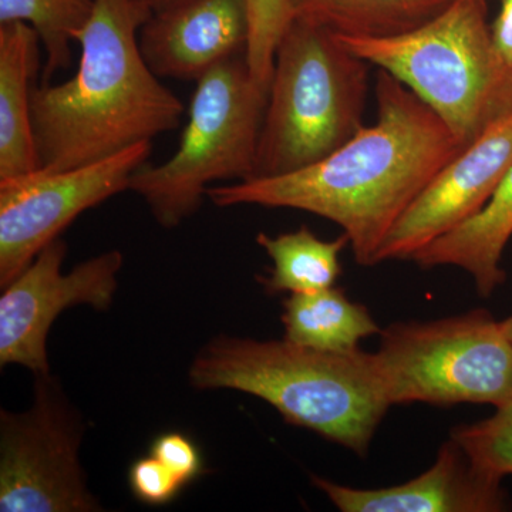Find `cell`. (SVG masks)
<instances>
[{"label": "cell", "mask_w": 512, "mask_h": 512, "mask_svg": "<svg viewBox=\"0 0 512 512\" xmlns=\"http://www.w3.org/2000/svg\"><path fill=\"white\" fill-rule=\"evenodd\" d=\"M249 42L245 59L255 82L269 93L276 46L292 15L288 0H248Z\"/></svg>", "instance_id": "21"}, {"label": "cell", "mask_w": 512, "mask_h": 512, "mask_svg": "<svg viewBox=\"0 0 512 512\" xmlns=\"http://www.w3.org/2000/svg\"><path fill=\"white\" fill-rule=\"evenodd\" d=\"M259 247L271 256L274 266L261 278L266 292L305 293L335 286L342 275L340 252L349 244L345 234L333 241H323L302 225L293 232L269 237L258 234Z\"/></svg>", "instance_id": "18"}, {"label": "cell", "mask_w": 512, "mask_h": 512, "mask_svg": "<svg viewBox=\"0 0 512 512\" xmlns=\"http://www.w3.org/2000/svg\"><path fill=\"white\" fill-rule=\"evenodd\" d=\"M501 326H503L505 336H507L508 340H510L512 345V316H510V318L503 320V322H501Z\"/></svg>", "instance_id": "26"}, {"label": "cell", "mask_w": 512, "mask_h": 512, "mask_svg": "<svg viewBox=\"0 0 512 512\" xmlns=\"http://www.w3.org/2000/svg\"><path fill=\"white\" fill-rule=\"evenodd\" d=\"M40 46L28 23H0V181L40 170L32 121Z\"/></svg>", "instance_id": "14"}, {"label": "cell", "mask_w": 512, "mask_h": 512, "mask_svg": "<svg viewBox=\"0 0 512 512\" xmlns=\"http://www.w3.org/2000/svg\"><path fill=\"white\" fill-rule=\"evenodd\" d=\"M416 93L464 147L512 114L510 66L488 23V0H453L419 28L383 39L338 36Z\"/></svg>", "instance_id": "4"}, {"label": "cell", "mask_w": 512, "mask_h": 512, "mask_svg": "<svg viewBox=\"0 0 512 512\" xmlns=\"http://www.w3.org/2000/svg\"><path fill=\"white\" fill-rule=\"evenodd\" d=\"M150 454L161 461L184 487L204 474L200 448L180 431H168L156 437L151 443Z\"/></svg>", "instance_id": "23"}, {"label": "cell", "mask_w": 512, "mask_h": 512, "mask_svg": "<svg viewBox=\"0 0 512 512\" xmlns=\"http://www.w3.org/2000/svg\"><path fill=\"white\" fill-rule=\"evenodd\" d=\"M198 390H235L275 407L293 426L365 456L390 403L376 353L320 352L282 340L221 335L188 369Z\"/></svg>", "instance_id": "3"}, {"label": "cell", "mask_w": 512, "mask_h": 512, "mask_svg": "<svg viewBox=\"0 0 512 512\" xmlns=\"http://www.w3.org/2000/svg\"><path fill=\"white\" fill-rule=\"evenodd\" d=\"M150 16L137 0H94L76 40V74L33 89L40 170L94 163L180 126L183 101L160 83L141 53L138 33Z\"/></svg>", "instance_id": "2"}, {"label": "cell", "mask_w": 512, "mask_h": 512, "mask_svg": "<svg viewBox=\"0 0 512 512\" xmlns=\"http://www.w3.org/2000/svg\"><path fill=\"white\" fill-rule=\"evenodd\" d=\"M512 165V114L485 128L444 165L404 212L377 254V264L412 259L483 210Z\"/></svg>", "instance_id": "11"}, {"label": "cell", "mask_w": 512, "mask_h": 512, "mask_svg": "<svg viewBox=\"0 0 512 512\" xmlns=\"http://www.w3.org/2000/svg\"><path fill=\"white\" fill-rule=\"evenodd\" d=\"M66 255V242L55 239L2 288L0 366H23L33 375L50 373L46 340L57 316L73 306L104 312L113 305L123 254L111 249L62 274Z\"/></svg>", "instance_id": "10"}, {"label": "cell", "mask_w": 512, "mask_h": 512, "mask_svg": "<svg viewBox=\"0 0 512 512\" xmlns=\"http://www.w3.org/2000/svg\"><path fill=\"white\" fill-rule=\"evenodd\" d=\"M195 83L174 156L144 164L128 188L164 228L178 227L200 210L212 183L255 177L268 92L255 82L245 55L218 64Z\"/></svg>", "instance_id": "6"}, {"label": "cell", "mask_w": 512, "mask_h": 512, "mask_svg": "<svg viewBox=\"0 0 512 512\" xmlns=\"http://www.w3.org/2000/svg\"><path fill=\"white\" fill-rule=\"evenodd\" d=\"M94 0H0V23L25 22L45 50V83L72 63V43L92 15Z\"/></svg>", "instance_id": "19"}, {"label": "cell", "mask_w": 512, "mask_h": 512, "mask_svg": "<svg viewBox=\"0 0 512 512\" xmlns=\"http://www.w3.org/2000/svg\"><path fill=\"white\" fill-rule=\"evenodd\" d=\"M84 433L59 380L35 375L30 409L0 412V511H104L80 463Z\"/></svg>", "instance_id": "8"}, {"label": "cell", "mask_w": 512, "mask_h": 512, "mask_svg": "<svg viewBox=\"0 0 512 512\" xmlns=\"http://www.w3.org/2000/svg\"><path fill=\"white\" fill-rule=\"evenodd\" d=\"M376 352L392 406L512 400V345L485 309L434 322L394 323Z\"/></svg>", "instance_id": "7"}, {"label": "cell", "mask_w": 512, "mask_h": 512, "mask_svg": "<svg viewBox=\"0 0 512 512\" xmlns=\"http://www.w3.org/2000/svg\"><path fill=\"white\" fill-rule=\"evenodd\" d=\"M137 2L146 6L153 13L157 12V10L168 8V6L174 5V3L181 2V0H137Z\"/></svg>", "instance_id": "25"}, {"label": "cell", "mask_w": 512, "mask_h": 512, "mask_svg": "<svg viewBox=\"0 0 512 512\" xmlns=\"http://www.w3.org/2000/svg\"><path fill=\"white\" fill-rule=\"evenodd\" d=\"M131 493L147 505H165L177 497L184 485L156 457L138 458L128 471Z\"/></svg>", "instance_id": "22"}, {"label": "cell", "mask_w": 512, "mask_h": 512, "mask_svg": "<svg viewBox=\"0 0 512 512\" xmlns=\"http://www.w3.org/2000/svg\"><path fill=\"white\" fill-rule=\"evenodd\" d=\"M282 323L288 342L330 353L353 352L363 339L382 332L366 306L350 301L338 286L291 293L284 302Z\"/></svg>", "instance_id": "16"}, {"label": "cell", "mask_w": 512, "mask_h": 512, "mask_svg": "<svg viewBox=\"0 0 512 512\" xmlns=\"http://www.w3.org/2000/svg\"><path fill=\"white\" fill-rule=\"evenodd\" d=\"M453 0H288L292 19L352 39L402 35L429 22Z\"/></svg>", "instance_id": "17"}, {"label": "cell", "mask_w": 512, "mask_h": 512, "mask_svg": "<svg viewBox=\"0 0 512 512\" xmlns=\"http://www.w3.org/2000/svg\"><path fill=\"white\" fill-rule=\"evenodd\" d=\"M512 237V165L483 210L414 255L420 268L457 266L473 276L488 298L505 281L504 249Z\"/></svg>", "instance_id": "15"}, {"label": "cell", "mask_w": 512, "mask_h": 512, "mask_svg": "<svg viewBox=\"0 0 512 512\" xmlns=\"http://www.w3.org/2000/svg\"><path fill=\"white\" fill-rule=\"evenodd\" d=\"M138 42L160 79L197 82L218 64L247 52L248 0H181L151 13Z\"/></svg>", "instance_id": "12"}, {"label": "cell", "mask_w": 512, "mask_h": 512, "mask_svg": "<svg viewBox=\"0 0 512 512\" xmlns=\"http://www.w3.org/2000/svg\"><path fill=\"white\" fill-rule=\"evenodd\" d=\"M501 481L474 466L453 439L441 446L426 473L394 487L359 490L312 476V484L342 512L507 511L510 497Z\"/></svg>", "instance_id": "13"}, {"label": "cell", "mask_w": 512, "mask_h": 512, "mask_svg": "<svg viewBox=\"0 0 512 512\" xmlns=\"http://www.w3.org/2000/svg\"><path fill=\"white\" fill-rule=\"evenodd\" d=\"M493 39L504 62H512V0H501V9L493 25Z\"/></svg>", "instance_id": "24"}, {"label": "cell", "mask_w": 512, "mask_h": 512, "mask_svg": "<svg viewBox=\"0 0 512 512\" xmlns=\"http://www.w3.org/2000/svg\"><path fill=\"white\" fill-rule=\"evenodd\" d=\"M153 141L64 171L0 181V288H5L84 211L130 188Z\"/></svg>", "instance_id": "9"}, {"label": "cell", "mask_w": 512, "mask_h": 512, "mask_svg": "<svg viewBox=\"0 0 512 512\" xmlns=\"http://www.w3.org/2000/svg\"><path fill=\"white\" fill-rule=\"evenodd\" d=\"M376 99V123L318 163L211 187L207 197L221 208L259 205L319 215L343 229L357 264L377 265L394 225L464 146L436 111L384 70L377 73Z\"/></svg>", "instance_id": "1"}, {"label": "cell", "mask_w": 512, "mask_h": 512, "mask_svg": "<svg viewBox=\"0 0 512 512\" xmlns=\"http://www.w3.org/2000/svg\"><path fill=\"white\" fill-rule=\"evenodd\" d=\"M451 439L484 473L512 476V400L497 407L493 416L451 430Z\"/></svg>", "instance_id": "20"}, {"label": "cell", "mask_w": 512, "mask_h": 512, "mask_svg": "<svg viewBox=\"0 0 512 512\" xmlns=\"http://www.w3.org/2000/svg\"><path fill=\"white\" fill-rule=\"evenodd\" d=\"M510 86H511V96H512V62L510 64Z\"/></svg>", "instance_id": "27"}, {"label": "cell", "mask_w": 512, "mask_h": 512, "mask_svg": "<svg viewBox=\"0 0 512 512\" xmlns=\"http://www.w3.org/2000/svg\"><path fill=\"white\" fill-rule=\"evenodd\" d=\"M369 72L329 30L292 19L276 46L255 177L301 170L363 127Z\"/></svg>", "instance_id": "5"}]
</instances>
